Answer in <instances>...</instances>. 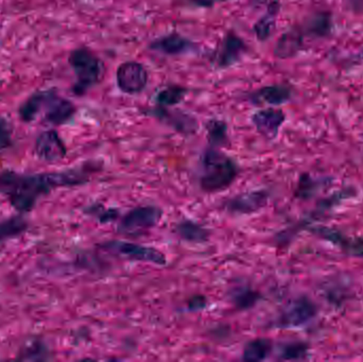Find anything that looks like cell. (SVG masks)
<instances>
[{
	"mask_svg": "<svg viewBox=\"0 0 363 362\" xmlns=\"http://www.w3.org/2000/svg\"><path fill=\"white\" fill-rule=\"evenodd\" d=\"M259 300V295L247 287H238L232 293V301L239 310H249Z\"/></svg>",
	"mask_w": 363,
	"mask_h": 362,
	"instance_id": "obj_24",
	"label": "cell"
},
{
	"mask_svg": "<svg viewBox=\"0 0 363 362\" xmlns=\"http://www.w3.org/2000/svg\"><path fill=\"white\" fill-rule=\"evenodd\" d=\"M46 112L45 119L47 123L55 125H62L72 120L76 114V106L72 101L60 97L55 91H51L45 103Z\"/></svg>",
	"mask_w": 363,
	"mask_h": 362,
	"instance_id": "obj_13",
	"label": "cell"
},
{
	"mask_svg": "<svg viewBox=\"0 0 363 362\" xmlns=\"http://www.w3.org/2000/svg\"><path fill=\"white\" fill-rule=\"evenodd\" d=\"M99 215H96L99 219L100 222L102 223H108L111 222V221L115 220V219L118 217V210H113V208H110V210H99Z\"/></svg>",
	"mask_w": 363,
	"mask_h": 362,
	"instance_id": "obj_29",
	"label": "cell"
},
{
	"mask_svg": "<svg viewBox=\"0 0 363 362\" xmlns=\"http://www.w3.org/2000/svg\"><path fill=\"white\" fill-rule=\"evenodd\" d=\"M308 353V346L303 342H294L284 346L281 352V357L285 361H296L304 358Z\"/></svg>",
	"mask_w": 363,
	"mask_h": 362,
	"instance_id": "obj_27",
	"label": "cell"
},
{
	"mask_svg": "<svg viewBox=\"0 0 363 362\" xmlns=\"http://www.w3.org/2000/svg\"><path fill=\"white\" fill-rule=\"evenodd\" d=\"M48 350L42 342L32 341L31 344L23 346L19 354V361H47L49 358Z\"/></svg>",
	"mask_w": 363,
	"mask_h": 362,
	"instance_id": "obj_26",
	"label": "cell"
},
{
	"mask_svg": "<svg viewBox=\"0 0 363 362\" xmlns=\"http://www.w3.org/2000/svg\"><path fill=\"white\" fill-rule=\"evenodd\" d=\"M85 182L86 174L79 170L42 174L6 171L0 174V188L8 196L11 205L21 213L31 212L38 198L55 187L74 186Z\"/></svg>",
	"mask_w": 363,
	"mask_h": 362,
	"instance_id": "obj_1",
	"label": "cell"
},
{
	"mask_svg": "<svg viewBox=\"0 0 363 362\" xmlns=\"http://www.w3.org/2000/svg\"><path fill=\"white\" fill-rule=\"evenodd\" d=\"M207 138L213 147H222L228 142V125L223 120L211 119L206 123Z\"/></svg>",
	"mask_w": 363,
	"mask_h": 362,
	"instance_id": "obj_23",
	"label": "cell"
},
{
	"mask_svg": "<svg viewBox=\"0 0 363 362\" xmlns=\"http://www.w3.org/2000/svg\"><path fill=\"white\" fill-rule=\"evenodd\" d=\"M49 94H50V91H40V93L33 94L31 97L28 98L19 108L18 113L21 120L25 123L33 121L42 108H44Z\"/></svg>",
	"mask_w": 363,
	"mask_h": 362,
	"instance_id": "obj_19",
	"label": "cell"
},
{
	"mask_svg": "<svg viewBox=\"0 0 363 362\" xmlns=\"http://www.w3.org/2000/svg\"><path fill=\"white\" fill-rule=\"evenodd\" d=\"M151 50L165 55H182L194 48V43L178 32H172L161 38H155L149 44Z\"/></svg>",
	"mask_w": 363,
	"mask_h": 362,
	"instance_id": "obj_14",
	"label": "cell"
},
{
	"mask_svg": "<svg viewBox=\"0 0 363 362\" xmlns=\"http://www.w3.org/2000/svg\"><path fill=\"white\" fill-rule=\"evenodd\" d=\"M272 351V344L270 340L259 338L252 340L243 350V361L258 362L266 361Z\"/></svg>",
	"mask_w": 363,
	"mask_h": 362,
	"instance_id": "obj_20",
	"label": "cell"
},
{
	"mask_svg": "<svg viewBox=\"0 0 363 362\" xmlns=\"http://www.w3.org/2000/svg\"><path fill=\"white\" fill-rule=\"evenodd\" d=\"M223 1H228V0H192V2H194V4L200 6H205V8L213 6L215 2Z\"/></svg>",
	"mask_w": 363,
	"mask_h": 362,
	"instance_id": "obj_32",
	"label": "cell"
},
{
	"mask_svg": "<svg viewBox=\"0 0 363 362\" xmlns=\"http://www.w3.org/2000/svg\"><path fill=\"white\" fill-rule=\"evenodd\" d=\"M177 233L182 239L189 242H204L208 238V231L202 225L194 222V221L184 220L177 225Z\"/></svg>",
	"mask_w": 363,
	"mask_h": 362,
	"instance_id": "obj_22",
	"label": "cell"
},
{
	"mask_svg": "<svg viewBox=\"0 0 363 362\" xmlns=\"http://www.w3.org/2000/svg\"><path fill=\"white\" fill-rule=\"evenodd\" d=\"M162 219V210L155 206L134 208L125 215L119 229L125 233H136L155 227Z\"/></svg>",
	"mask_w": 363,
	"mask_h": 362,
	"instance_id": "obj_6",
	"label": "cell"
},
{
	"mask_svg": "<svg viewBox=\"0 0 363 362\" xmlns=\"http://www.w3.org/2000/svg\"><path fill=\"white\" fill-rule=\"evenodd\" d=\"M245 40L234 31L225 34L215 55L216 65L219 68H228L238 63L247 53Z\"/></svg>",
	"mask_w": 363,
	"mask_h": 362,
	"instance_id": "obj_7",
	"label": "cell"
},
{
	"mask_svg": "<svg viewBox=\"0 0 363 362\" xmlns=\"http://www.w3.org/2000/svg\"><path fill=\"white\" fill-rule=\"evenodd\" d=\"M145 113L149 116L164 121L168 125H172L174 130L181 133L191 134L196 130V118L182 111H172L168 108L157 106L155 108H148Z\"/></svg>",
	"mask_w": 363,
	"mask_h": 362,
	"instance_id": "obj_11",
	"label": "cell"
},
{
	"mask_svg": "<svg viewBox=\"0 0 363 362\" xmlns=\"http://www.w3.org/2000/svg\"><path fill=\"white\" fill-rule=\"evenodd\" d=\"M27 229V222L21 217H12L0 222V240L21 235Z\"/></svg>",
	"mask_w": 363,
	"mask_h": 362,
	"instance_id": "obj_25",
	"label": "cell"
},
{
	"mask_svg": "<svg viewBox=\"0 0 363 362\" xmlns=\"http://www.w3.org/2000/svg\"><path fill=\"white\" fill-rule=\"evenodd\" d=\"M68 63L76 76L72 91L77 96L85 95L104 78V62L91 49L85 47L74 49L70 52Z\"/></svg>",
	"mask_w": 363,
	"mask_h": 362,
	"instance_id": "obj_3",
	"label": "cell"
},
{
	"mask_svg": "<svg viewBox=\"0 0 363 362\" xmlns=\"http://www.w3.org/2000/svg\"><path fill=\"white\" fill-rule=\"evenodd\" d=\"M148 81V70L140 62H123L117 68V86L123 94L138 95L142 93L146 89Z\"/></svg>",
	"mask_w": 363,
	"mask_h": 362,
	"instance_id": "obj_4",
	"label": "cell"
},
{
	"mask_svg": "<svg viewBox=\"0 0 363 362\" xmlns=\"http://www.w3.org/2000/svg\"><path fill=\"white\" fill-rule=\"evenodd\" d=\"M238 174V167L230 157L215 149H208L203 157L201 188L206 193H218L228 188Z\"/></svg>",
	"mask_w": 363,
	"mask_h": 362,
	"instance_id": "obj_2",
	"label": "cell"
},
{
	"mask_svg": "<svg viewBox=\"0 0 363 362\" xmlns=\"http://www.w3.org/2000/svg\"><path fill=\"white\" fill-rule=\"evenodd\" d=\"M188 94V89L181 85H168L159 91L155 96V102L157 106L164 108L177 106L181 103Z\"/></svg>",
	"mask_w": 363,
	"mask_h": 362,
	"instance_id": "obj_21",
	"label": "cell"
},
{
	"mask_svg": "<svg viewBox=\"0 0 363 362\" xmlns=\"http://www.w3.org/2000/svg\"><path fill=\"white\" fill-rule=\"evenodd\" d=\"M360 57H362L363 59V49L362 51H360Z\"/></svg>",
	"mask_w": 363,
	"mask_h": 362,
	"instance_id": "obj_33",
	"label": "cell"
},
{
	"mask_svg": "<svg viewBox=\"0 0 363 362\" xmlns=\"http://www.w3.org/2000/svg\"><path fill=\"white\" fill-rule=\"evenodd\" d=\"M106 249L127 257L132 261H146L153 265L165 266L166 256L157 249L151 247L140 246V244H131L125 242H113L106 244Z\"/></svg>",
	"mask_w": 363,
	"mask_h": 362,
	"instance_id": "obj_5",
	"label": "cell"
},
{
	"mask_svg": "<svg viewBox=\"0 0 363 362\" xmlns=\"http://www.w3.org/2000/svg\"><path fill=\"white\" fill-rule=\"evenodd\" d=\"M205 306V299L203 297H196L189 302V307L194 310H201Z\"/></svg>",
	"mask_w": 363,
	"mask_h": 362,
	"instance_id": "obj_31",
	"label": "cell"
},
{
	"mask_svg": "<svg viewBox=\"0 0 363 362\" xmlns=\"http://www.w3.org/2000/svg\"><path fill=\"white\" fill-rule=\"evenodd\" d=\"M301 29L305 38H311L313 40L330 38L335 29L333 14L325 11L315 13L306 19Z\"/></svg>",
	"mask_w": 363,
	"mask_h": 362,
	"instance_id": "obj_17",
	"label": "cell"
},
{
	"mask_svg": "<svg viewBox=\"0 0 363 362\" xmlns=\"http://www.w3.org/2000/svg\"><path fill=\"white\" fill-rule=\"evenodd\" d=\"M304 40L305 35L301 27H292L277 40L273 53L279 60L292 59L304 48Z\"/></svg>",
	"mask_w": 363,
	"mask_h": 362,
	"instance_id": "obj_15",
	"label": "cell"
},
{
	"mask_svg": "<svg viewBox=\"0 0 363 362\" xmlns=\"http://www.w3.org/2000/svg\"><path fill=\"white\" fill-rule=\"evenodd\" d=\"M36 157L48 163H55L66 157L67 149L59 134L53 130L43 132L36 138L34 146Z\"/></svg>",
	"mask_w": 363,
	"mask_h": 362,
	"instance_id": "obj_9",
	"label": "cell"
},
{
	"mask_svg": "<svg viewBox=\"0 0 363 362\" xmlns=\"http://www.w3.org/2000/svg\"><path fill=\"white\" fill-rule=\"evenodd\" d=\"M269 193L264 191H251L233 198L226 203V210L233 214L247 215L257 212L268 202Z\"/></svg>",
	"mask_w": 363,
	"mask_h": 362,
	"instance_id": "obj_16",
	"label": "cell"
},
{
	"mask_svg": "<svg viewBox=\"0 0 363 362\" xmlns=\"http://www.w3.org/2000/svg\"><path fill=\"white\" fill-rule=\"evenodd\" d=\"M318 314V308L308 298L296 299L288 305L279 318L281 327H298L308 323Z\"/></svg>",
	"mask_w": 363,
	"mask_h": 362,
	"instance_id": "obj_8",
	"label": "cell"
},
{
	"mask_svg": "<svg viewBox=\"0 0 363 362\" xmlns=\"http://www.w3.org/2000/svg\"><path fill=\"white\" fill-rule=\"evenodd\" d=\"M343 2L354 12L358 13L363 11V0H343Z\"/></svg>",
	"mask_w": 363,
	"mask_h": 362,
	"instance_id": "obj_30",
	"label": "cell"
},
{
	"mask_svg": "<svg viewBox=\"0 0 363 362\" xmlns=\"http://www.w3.org/2000/svg\"><path fill=\"white\" fill-rule=\"evenodd\" d=\"M12 144V128L6 119L0 117V150L8 148Z\"/></svg>",
	"mask_w": 363,
	"mask_h": 362,
	"instance_id": "obj_28",
	"label": "cell"
},
{
	"mask_svg": "<svg viewBox=\"0 0 363 362\" xmlns=\"http://www.w3.org/2000/svg\"><path fill=\"white\" fill-rule=\"evenodd\" d=\"M294 95V91L291 85L281 83V84L268 85V86L256 89L247 97H249V101L254 106L268 104V106H277L289 102Z\"/></svg>",
	"mask_w": 363,
	"mask_h": 362,
	"instance_id": "obj_10",
	"label": "cell"
},
{
	"mask_svg": "<svg viewBox=\"0 0 363 362\" xmlns=\"http://www.w3.org/2000/svg\"><path fill=\"white\" fill-rule=\"evenodd\" d=\"M279 11L281 2L279 0H271L268 4L267 12L253 26L254 33L259 42H266L272 36Z\"/></svg>",
	"mask_w": 363,
	"mask_h": 362,
	"instance_id": "obj_18",
	"label": "cell"
},
{
	"mask_svg": "<svg viewBox=\"0 0 363 362\" xmlns=\"http://www.w3.org/2000/svg\"><path fill=\"white\" fill-rule=\"evenodd\" d=\"M285 120V113L279 108H264L252 115V123L267 140H274L277 137Z\"/></svg>",
	"mask_w": 363,
	"mask_h": 362,
	"instance_id": "obj_12",
	"label": "cell"
}]
</instances>
